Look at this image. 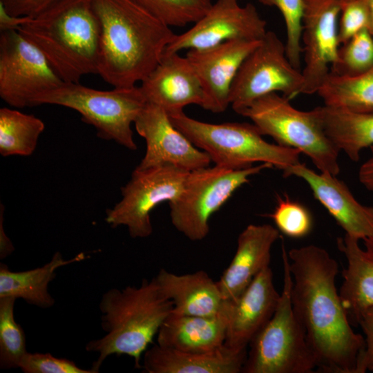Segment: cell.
Here are the masks:
<instances>
[{
  "mask_svg": "<svg viewBox=\"0 0 373 373\" xmlns=\"http://www.w3.org/2000/svg\"><path fill=\"white\" fill-rule=\"evenodd\" d=\"M146 102L153 103L169 115L183 112L190 104L203 107L205 95L200 81L188 59L179 52L166 54L139 86Z\"/></svg>",
  "mask_w": 373,
  "mask_h": 373,
  "instance_id": "ac0fdd59",
  "label": "cell"
},
{
  "mask_svg": "<svg viewBox=\"0 0 373 373\" xmlns=\"http://www.w3.org/2000/svg\"><path fill=\"white\" fill-rule=\"evenodd\" d=\"M305 180L314 198L327 210L346 235L363 240L373 238V207L359 202L348 186L327 173H319L300 162L283 173Z\"/></svg>",
  "mask_w": 373,
  "mask_h": 373,
  "instance_id": "e0dca14e",
  "label": "cell"
},
{
  "mask_svg": "<svg viewBox=\"0 0 373 373\" xmlns=\"http://www.w3.org/2000/svg\"><path fill=\"white\" fill-rule=\"evenodd\" d=\"M169 116L173 124L206 152L216 166L242 169L256 162L268 163L283 173L300 162V150L267 142L254 124L207 123L191 118L184 111Z\"/></svg>",
  "mask_w": 373,
  "mask_h": 373,
  "instance_id": "5b68a950",
  "label": "cell"
},
{
  "mask_svg": "<svg viewBox=\"0 0 373 373\" xmlns=\"http://www.w3.org/2000/svg\"><path fill=\"white\" fill-rule=\"evenodd\" d=\"M172 302L160 292L154 278L141 285L105 292L99 303L101 326L106 334L91 341L86 350L99 354L91 369L97 373L112 355H128L142 369V355L153 343L164 321L171 312Z\"/></svg>",
  "mask_w": 373,
  "mask_h": 373,
  "instance_id": "3957f363",
  "label": "cell"
},
{
  "mask_svg": "<svg viewBox=\"0 0 373 373\" xmlns=\"http://www.w3.org/2000/svg\"><path fill=\"white\" fill-rule=\"evenodd\" d=\"M31 17L15 16L10 14L0 2V30L6 31L18 30L23 23L28 22Z\"/></svg>",
  "mask_w": 373,
  "mask_h": 373,
  "instance_id": "74e56055",
  "label": "cell"
},
{
  "mask_svg": "<svg viewBox=\"0 0 373 373\" xmlns=\"http://www.w3.org/2000/svg\"><path fill=\"white\" fill-rule=\"evenodd\" d=\"M272 167L261 163L242 169L214 165L191 171L181 195L169 202L173 226L192 241L203 240L209 233L211 216L251 176Z\"/></svg>",
  "mask_w": 373,
  "mask_h": 373,
  "instance_id": "9c48e42d",
  "label": "cell"
},
{
  "mask_svg": "<svg viewBox=\"0 0 373 373\" xmlns=\"http://www.w3.org/2000/svg\"><path fill=\"white\" fill-rule=\"evenodd\" d=\"M100 25L98 75L115 88L133 87L160 61L175 35L134 0H90Z\"/></svg>",
  "mask_w": 373,
  "mask_h": 373,
  "instance_id": "7a4b0ae2",
  "label": "cell"
},
{
  "mask_svg": "<svg viewBox=\"0 0 373 373\" xmlns=\"http://www.w3.org/2000/svg\"><path fill=\"white\" fill-rule=\"evenodd\" d=\"M358 325L364 333L365 347L358 356L355 373L373 372V306L363 313Z\"/></svg>",
  "mask_w": 373,
  "mask_h": 373,
  "instance_id": "8d00e7d4",
  "label": "cell"
},
{
  "mask_svg": "<svg viewBox=\"0 0 373 373\" xmlns=\"http://www.w3.org/2000/svg\"><path fill=\"white\" fill-rule=\"evenodd\" d=\"M247 355V349L225 344L206 352H184L156 344L144 352L142 369L147 373H238Z\"/></svg>",
  "mask_w": 373,
  "mask_h": 373,
  "instance_id": "44dd1931",
  "label": "cell"
},
{
  "mask_svg": "<svg viewBox=\"0 0 373 373\" xmlns=\"http://www.w3.org/2000/svg\"><path fill=\"white\" fill-rule=\"evenodd\" d=\"M322 127L332 143L352 161L373 146V113H358L329 107L314 108Z\"/></svg>",
  "mask_w": 373,
  "mask_h": 373,
  "instance_id": "484cf974",
  "label": "cell"
},
{
  "mask_svg": "<svg viewBox=\"0 0 373 373\" xmlns=\"http://www.w3.org/2000/svg\"><path fill=\"white\" fill-rule=\"evenodd\" d=\"M19 367L25 373H95L91 368L82 369L73 361L57 358L50 353L27 352Z\"/></svg>",
  "mask_w": 373,
  "mask_h": 373,
  "instance_id": "e575fe53",
  "label": "cell"
},
{
  "mask_svg": "<svg viewBox=\"0 0 373 373\" xmlns=\"http://www.w3.org/2000/svg\"><path fill=\"white\" fill-rule=\"evenodd\" d=\"M65 82L98 75L100 25L90 0H72L17 30Z\"/></svg>",
  "mask_w": 373,
  "mask_h": 373,
  "instance_id": "277c9868",
  "label": "cell"
},
{
  "mask_svg": "<svg viewBox=\"0 0 373 373\" xmlns=\"http://www.w3.org/2000/svg\"><path fill=\"white\" fill-rule=\"evenodd\" d=\"M189 172L173 165L135 168L121 188V200L106 210V222L113 228L126 226L133 238L149 237L153 233L151 211L181 195Z\"/></svg>",
  "mask_w": 373,
  "mask_h": 373,
  "instance_id": "8fae6325",
  "label": "cell"
},
{
  "mask_svg": "<svg viewBox=\"0 0 373 373\" xmlns=\"http://www.w3.org/2000/svg\"><path fill=\"white\" fill-rule=\"evenodd\" d=\"M279 231L294 238L307 236L312 227V219L308 210L300 203L278 197V204L269 215Z\"/></svg>",
  "mask_w": 373,
  "mask_h": 373,
  "instance_id": "d6a6232c",
  "label": "cell"
},
{
  "mask_svg": "<svg viewBox=\"0 0 373 373\" xmlns=\"http://www.w3.org/2000/svg\"><path fill=\"white\" fill-rule=\"evenodd\" d=\"M369 12L368 30L373 37V0H365Z\"/></svg>",
  "mask_w": 373,
  "mask_h": 373,
  "instance_id": "60d3db41",
  "label": "cell"
},
{
  "mask_svg": "<svg viewBox=\"0 0 373 373\" xmlns=\"http://www.w3.org/2000/svg\"><path fill=\"white\" fill-rule=\"evenodd\" d=\"M134 125L146 142L144 156L136 168L173 165L191 171L209 166V155L180 131L160 106L146 102Z\"/></svg>",
  "mask_w": 373,
  "mask_h": 373,
  "instance_id": "9a60e30c",
  "label": "cell"
},
{
  "mask_svg": "<svg viewBox=\"0 0 373 373\" xmlns=\"http://www.w3.org/2000/svg\"><path fill=\"white\" fill-rule=\"evenodd\" d=\"M288 257L292 307L315 356L316 372L355 373L365 338L353 330L337 291V262L313 245L291 249Z\"/></svg>",
  "mask_w": 373,
  "mask_h": 373,
  "instance_id": "6da1fadb",
  "label": "cell"
},
{
  "mask_svg": "<svg viewBox=\"0 0 373 373\" xmlns=\"http://www.w3.org/2000/svg\"><path fill=\"white\" fill-rule=\"evenodd\" d=\"M146 104L140 87L99 90L79 83L64 82L37 96L32 106L53 104L77 111L82 119L94 126L97 135L136 150L131 125Z\"/></svg>",
  "mask_w": 373,
  "mask_h": 373,
  "instance_id": "52a82bcc",
  "label": "cell"
},
{
  "mask_svg": "<svg viewBox=\"0 0 373 373\" xmlns=\"http://www.w3.org/2000/svg\"><path fill=\"white\" fill-rule=\"evenodd\" d=\"M258 1L264 6L276 7L283 15L286 29V54L291 64L300 70L304 0Z\"/></svg>",
  "mask_w": 373,
  "mask_h": 373,
  "instance_id": "1f68e13d",
  "label": "cell"
},
{
  "mask_svg": "<svg viewBox=\"0 0 373 373\" xmlns=\"http://www.w3.org/2000/svg\"><path fill=\"white\" fill-rule=\"evenodd\" d=\"M283 288L269 321L249 343L244 373H311L316 361L291 300L293 283L288 255L283 247Z\"/></svg>",
  "mask_w": 373,
  "mask_h": 373,
  "instance_id": "8992f818",
  "label": "cell"
},
{
  "mask_svg": "<svg viewBox=\"0 0 373 373\" xmlns=\"http://www.w3.org/2000/svg\"><path fill=\"white\" fill-rule=\"evenodd\" d=\"M302 72L289 60L285 44L267 30L260 44L242 63L231 86L229 103L238 114L256 99L281 93L292 99L302 94Z\"/></svg>",
  "mask_w": 373,
  "mask_h": 373,
  "instance_id": "30bf717a",
  "label": "cell"
},
{
  "mask_svg": "<svg viewBox=\"0 0 373 373\" xmlns=\"http://www.w3.org/2000/svg\"><path fill=\"white\" fill-rule=\"evenodd\" d=\"M261 39H231L208 48L188 51L185 57L196 73L205 95L204 109L214 113L227 110L230 105L233 81L243 61Z\"/></svg>",
  "mask_w": 373,
  "mask_h": 373,
  "instance_id": "2e32d148",
  "label": "cell"
},
{
  "mask_svg": "<svg viewBox=\"0 0 373 373\" xmlns=\"http://www.w3.org/2000/svg\"><path fill=\"white\" fill-rule=\"evenodd\" d=\"M154 279L160 294L172 302L173 313L212 316L224 306L217 282L203 270L176 274L161 269Z\"/></svg>",
  "mask_w": 373,
  "mask_h": 373,
  "instance_id": "cb8c5ba5",
  "label": "cell"
},
{
  "mask_svg": "<svg viewBox=\"0 0 373 373\" xmlns=\"http://www.w3.org/2000/svg\"><path fill=\"white\" fill-rule=\"evenodd\" d=\"M341 0H304L302 94L317 93L338 59V19Z\"/></svg>",
  "mask_w": 373,
  "mask_h": 373,
  "instance_id": "5bb4252c",
  "label": "cell"
},
{
  "mask_svg": "<svg viewBox=\"0 0 373 373\" xmlns=\"http://www.w3.org/2000/svg\"><path fill=\"white\" fill-rule=\"evenodd\" d=\"M3 207L1 204L0 214V258L3 259L10 255L15 250V247L5 233L3 228Z\"/></svg>",
  "mask_w": 373,
  "mask_h": 373,
  "instance_id": "ab89813d",
  "label": "cell"
},
{
  "mask_svg": "<svg viewBox=\"0 0 373 373\" xmlns=\"http://www.w3.org/2000/svg\"><path fill=\"white\" fill-rule=\"evenodd\" d=\"M45 128L39 118L17 109H0V153L3 157L28 156L35 151Z\"/></svg>",
  "mask_w": 373,
  "mask_h": 373,
  "instance_id": "83f0119b",
  "label": "cell"
},
{
  "mask_svg": "<svg viewBox=\"0 0 373 373\" xmlns=\"http://www.w3.org/2000/svg\"><path fill=\"white\" fill-rule=\"evenodd\" d=\"M84 259V254L81 253L66 260L57 251L42 267L27 271H12L6 265L1 264L0 297L21 298L30 305L49 308L55 304V300L48 291V285L56 277L55 271Z\"/></svg>",
  "mask_w": 373,
  "mask_h": 373,
  "instance_id": "d4e9b609",
  "label": "cell"
},
{
  "mask_svg": "<svg viewBox=\"0 0 373 373\" xmlns=\"http://www.w3.org/2000/svg\"><path fill=\"white\" fill-rule=\"evenodd\" d=\"M346 234L337 238V247L347 260L339 290L343 306L352 326H358L363 313L373 306V238L363 240Z\"/></svg>",
  "mask_w": 373,
  "mask_h": 373,
  "instance_id": "603a6c76",
  "label": "cell"
},
{
  "mask_svg": "<svg viewBox=\"0 0 373 373\" xmlns=\"http://www.w3.org/2000/svg\"><path fill=\"white\" fill-rule=\"evenodd\" d=\"M43 53L18 30L0 33V97L9 106H32L34 99L62 84Z\"/></svg>",
  "mask_w": 373,
  "mask_h": 373,
  "instance_id": "7c38bea8",
  "label": "cell"
},
{
  "mask_svg": "<svg viewBox=\"0 0 373 373\" xmlns=\"http://www.w3.org/2000/svg\"><path fill=\"white\" fill-rule=\"evenodd\" d=\"M280 294L276 289L270 266L264 268L234 300H229V321L224 344L247 349L273 316Z\"/></svg>",
  "mask_w": 373,
  "mask_h": 373,
  "instance_id": "d6986e66",
  "label": "cell"
},
{
  "mask_svg": "<svg viewBox=\"0 0 373 373\" xmlns=\"http://www.w3.org/2000/svg\"><path fill=\"white\" fill-rule=\"evenodd\" d=\"M324 105L358 113H373V67L356 75L329 72L317 91Z\"/></svg>",
  "mask_w": 373,
  "mask_h": 373,
  "instance_id": "4316f807",
  "label": "cell"
},
{
  "mask_svg": "<svg viewBox=\"0 0 373 373\" xmlns=\"http://www.w3.org/2000/svg\"><path fill=\"white\" fill-rule=\"evenodd\" d=\"M267 31V22L254 4L216 0L191 28L174 35L164 53L205 49L231 39L260 40Z\"/></svg>",
  "mask_w": 373,
  "mask_h": 373,
  "instance_id": "4fadbf2b",
  "label": "cell"
},
{
  "mask_svg": "<svg viewBox=\"0 0 373 373\" xmlns=\"http://www.w3.org/2000/svg\"><path fill=\"white\" fill-rule=\"evenodd\" d=\"M338 24V42L343 44L369 26V12L365 0H341Z\"/></svg>",
  "mask_w": 373,
  "mask_h": 373,
  "instance_id": "836d02e7",
  "label": "cell"
},
{
  "mask_svg": "<svg viewBox=\"0 0 373 373\" xmlns=\"http://www.w3.org/2000/svg\"><path fill=\"white\" fill-rule=\"evenodd\" d=\"M13 297H0V367H19L27 352L26 335L14 316Z\"/></svg>",
  "mask_w": 373,
  "mask_h": 373,
  "instance_id": "f1b7e54d",
  "label": "cell"
},
{
  "mask_svg": "<svg viewBox=\"0 0 373 373\" xmlns=\"http://www.w3.org/2000/svg\"><path fill=\"white\" fill-rule=\"evenodd\" d=\"M370 149L371 155L359 169L358 179L367 189L373 192V146Z\"/></svg>",
  "mask_w": 373,
  "mask_h": 373,
  "instance_id": "f35d334b",
  "label": "cell"
},
{
  "mask_svg": "<svg viewBox=\"0 0 373 373\" xmlns=\"http://www.w3.org/2000/svg\"><path fill=\"white\" fill-rule=\"evenodd\" d=\"M229 302L225 300L219 314L212 316L171 312L157 334L161 347L184 352H206L222 347L225 342Z\"/></svg>",
  "mask_w": 373,
  "mask_h": 373,
  "instance_id": "7402d4cb",
  "label": "cell"
},
{
  "mask_svg": "<svg viewBox=\"0 0 373 373\" xmlns=\"http://www.w3.org/2000/svg\"><path fill=\"white\" fill-rule=\"evenodd\" d=\"M72 0H0L11 15L37 18Z\"/></svg>",
  "mask_w": 373,
  "mask_h": 373,
  "instance_id": "d590c367",
  "label": "cell"
},
{
  "mask_svg": "<svg viewBox=\"0 0 373 373\" xmlns=\"http://www.w3.org/2000/svg\"><path fill=\"white\" fill-rule=\"evenodd\" d=\"M278 93L263 95L240 112L251 120L262 135L278 144L298 149L310 158L320 172L337 175L340 151L325 134L314 110L294 108Z\"/></svg>",
  "mask_w": 373,
  "mask_h": 373,
  "instance_id": "ba28073f",
  "label": "cell"
},
{
  "mask_svg": "<svg viewBox=\"0 0 373 373\" xmlns=\"http://www.w3.org/2000/svg\"><path fill=\"white\" fill-rule=\"evenodd\" d=\"M373 67V37L367 29L353 36L339 48L337 62L330 72L338 75H356Z\"/></svg>",
  "mask_w": 373,
  "mask_h": 373,
  "instance_id": "4dcf8cb0",
  "label": "cell"
},
{
  "mask_svg": "<svg viewBox=\"0 0 373 373\" xmlns=\"http://www.w3.org/2000/svg\"><path fill=\"white\" fill-rule=\"evenodd\" d=\"M280 236L279 230L269 224H249L239 234L234 256L216 281L224 300H236L269 266L271 248Z\"/></svg>",
  "mask_w": 373,
  "mask_h": 373,
  "instance_id": "ffe728a7",
  "label": "cell"
},
{
  "mask_svg": "<svg viewBox=\"0 0 373 373\" xmlns=\"http://www.w3.org/2000/svg\"><path fill=\"white\" fill-rule=\"evenodd\" d=\"M169 27H184L202 18L213 0H134Z\"/></svg>",
  "mask_w": 373,
  "mask_h": 373,
  "instance_id": "f546056e",
  "label": "cell"
}]
</instances>
